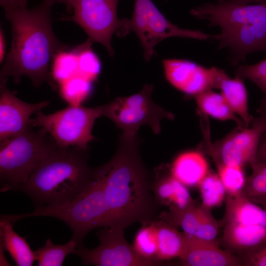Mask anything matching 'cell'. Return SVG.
Masks as SVG:
<instances>
[{"label": "cell", "instance_id": "16", "mask_svg": "<svg viewBox=\"0 0 266 266\" xmlns=\"http://www.w3.org/2000/svg\"><path fill=\"white\" fill-rule=\"evenodd\" d=\"M159 218L181 228L183 233L201 239L215 240L219 224L211 210L196 204L181 210H170L162 213Z\"/></svg>", "mask_w": 266, "mask_h": 266}, {"label": "cell", "instance_id": "8", "mask_svg": "<svg viewBox=\"0 0 266 266\" xmlns=\"http://www.w3.org/2000/svg\"><path fill=\"white\" fill-rule=\"evenodd\" d=\"M153 89L145 85L139 93L128 97H119L100 106L101 114L114 122L123 133V139L133 140L139 127L147 125L156 134L161 131V120L172 119V114L156 104L151 100Z\"/></svg>", "mask_w": 266, "mask_h": 266}, {"label": "cell", "instance_id": "26", "mask_svg": "<svg viewBox=\"0 0 266 266\" xmlns=\"http://www.w3.org/2000/svg\"><path fill=\"white\" fill-rule=\"evenodd\" d=\"M198 187L203 206L211 210L225 201L226 190L218 174L213 171L209 170Z\"/></svg>", "mask_w": 266, "mask_h": 266}, {"label": "cell", "instance_id": "23", "mask_svg": "<svg viewBox=\"0 0 266 266\" xmlns=\"http://www.w3.org/2000/svg\"><path fill=\"white\" fill-rule=\"evenodd\" d=\"M13 224L8 220H0L2 246L17 266H31L36 261L34 252L25 239L13 230Z\"/></svg>", "mask_w": 266, "mask_h": 266}, {"label": "cell", "instance_id": "21", "mask_svg": "<svg viewBox=\"0 0 266 266\" xmlns=\"http://www.w3.org/2000/svg\"><path fill=\"white\" fill-rule=\"evenodd\" d=\"M187 188L171 175L153 184L157 200L161 205L168 206L170 210H181L196 204Z\"/></svg>", "mask_w": 266, "mask_h": 266}, {"label": "cell", "instance_id": "37", "mask_svg": "<svg viewBox=\"0 0 266 266\" xmlns=\"http://www.w3.org/2000/svg\"><path fill=\"white\" fill-rule=\"evenodd\" d=\"M258 111L259 114L258 118L266 124V99L262 100Z\"/></svg>", "mask_w": 266, "mask_h": 266}, {"label": "cell", "instance_id": "19", "mask_svg": "<svg viewBox=\"0 0 266 266\" xmlns=\"http://www.w3.org/2000/svg\"><path fill=\"white\" fill-rule=\"evenodd\" d=\"M225 202L221 225L236 222L266 228V210L252 201L243 192L235 196L226 195Z\"/></svg>", "mask_w": 266, "mask_h": 266}, {"label": "cell", "instance_id": "35", "mask_svg": "<svg viewBox=\"0 0 266 266\" xmlns=\"http://www.w3.org/2000/svg\"><path fill=\"white\" fill-rule=\"evenodd\" d=\"M254 163H266V135L263 138H261Z\"/></svg>", "mask_w": 266, "mask_h": 266}, {"label": "cell", "instance_id": "34", "mask_svg": "<svg viewBox=\"0 0 266 266\" xmlns=\"http://www.w3.org/2000/svg\"><path fill=\"white\" fill-rule=\"evenodd\" d=\"M28 0H0V4L3 7L7 18L12 13L27 7Z\"/></svg>", "mask_w": 266, "mask_h": 266}, {"label": "cell", "instance_id": "31", "mask_svg": "<svg viewBox=\"0 0 266 266\" xmlns=\"http://www.w3.org/2000/svg\"><path fill=\"white\" fill-rule=\"evenodd\" d=\"M91 81L75 75L61 84V93L71 105H80L92 91Z\"/></svg>", "mask_w": 266, "mask_h": 266}, {"label": "cell", "instance_id": "14", "mask_svg": "<svg viewBox=\"0 0 266 266\" xmlns=\"http://www.w3.org/2000/svg\"><path fill=\"white\" fill-rule=\"evenodd\" d=\"M165 74L175 88L193 96L213 89V68L185 59L163 60Z\"/></svg>", "mask_w": 266, "mask_h": 266}, {"label": "cell", "instance_id": "17", "mask_svg": "<svg viewBox=\"0 0 266 266\" xmlns=\"http://www.w3.org/2000/svg\"><path fill=\"white\" fill-rule=\"evenodd\" d=\"M224 227L222 242L226 249L240 256L266 242V228L258 225L228 222Z\"/></svg>", "mask_w": 266, "mask_h": 266}, {"label": "cell", "instance_id": "2", "mask_svg": "<svg viewBox=\"0 0 266 266\" xmlns=\"http://www.w3.org/2000/svg\"><path fill=\"white\" fill-rule=\"evenodd\" d=\"M58 2L60 0H43L32 9H19L6 18L11 24L12 42L0 78L12 77L18 84L26 75L35 87L47 82L56 88L49 64L56 53L69 48L58 39L52 29V7Z\"/></svg>", "mask_w": 266, "mask_h": 266}, {"label": "cell", "instance_id": "4", "mask_svg": "<svg viewBox=\"0 0 266 266\" xmlns=\"http://www.w3.org/2000/svg\"><path fill=\"white\" fill-rule=\"evenodd\" d=\"M93 172L86 150L59 146L19 191L27 194L35 207L58 205L81 194L90 184Z\"/></svg>", "mask_w": 266, "mask_h": 266}, {"label": "cell", "instance_id": "24", "mask_svg": "<svg viewBox=\"0 0 266 266\" xmlns=\"http://www.w3.org/2000/svg\"><path fill=\"white\" fill-rule=\"evenodd\" d=\"M195 99L203 113L223 121L233 120L239 128H246L243 121L236 116L221 94L210 89L197 95Z\"/></svg>", "mask_w": 266, "mask_h": 266}, {"label": "cell", "instance_id": "13", "mask_svg": "<svg viewBox=\"0 0 266 266\" xmlns=\"http://www.w3.org/2000/svg\"><path fill=\"white\" fill-rule=\"evenodd\" d=\"M0 78V142L17 135L29 127L31 116L48 106L49 100L30 103L18 99Z\"/></svg>", "mask_w": 266, "mask_h": 266}, {"label": "cell", "instance_id": "12", "mask_svg": "<svg viewBox=\"0 0 266 266\" xmlns=\"http://www.w3.org/2000/svg\"><path fill=\"white\" fill-rule=\"evenodd\" d=\"M266 133V125L258 117L251 127L240 128L220 141L210 145L207 151L215 163L243 166L255 162L262 136Z\"/></svg>", "mask_w": 266, "mask_h": 266}, {"label": "cell", "instance_id": "27", "mask_svg": "<svg viewBox=\"0 0 266 266\" xmlns=\"http://www.w3.org/2000/svg\"><path fill=\"white\" fill-rule=\"evenodd\" d=\"M76 248V243L72 239L66 244L59 245L54 244L48 238L44 246L34 252L39 266H60L66 257L72 254Z\"/></svg>", "mask_w": 266, "mask_h": 266}, {"label": "cell", "instance_id": "25", "mask_svg": "<svg viewBox=\"0 0 266 266\" xmlns=\"http://www.w3.org/2000/svg\"><path fill=\"white\" fill-rule=\"evenodd\" d=\"M78 47L63 50L56 53L52 60L51 74L55 81L62 84L78 75Z\"/></svg>", "mask_w": 266, "mask_h": 266}, {"label": "cell", "instance_id": "28", "mask_svg": "<svg viewBox=\"0 0 266 266\" xmlns=\"http://www.w3.org/2000/svg\"><path fill=\"white\" fill-rule=\"evenodd\" d=\"M135 252L142 258L153 261L157 259L158 242L154 221L143 226L136 233L133 244Z\"/></svg>", "mask_w": 266, "mask_h": 266}, {"label": "cell", "instance_id": "20", "mask_svg": "<svg viewBox=\"0 0 266 266\" xmlns=\"http://www.w3.org/2000/svg\"><path fill=\"white\" fill-rule=\"evenodd\" d=\"M209 170L206 159L197 151L180 154L171 168V175L187 187H198Z\"/></svg>", "mask_w": 266, "mask_h": 266}, {"label": "cell", "instance_id": "29", "mask_svg": "<svg viewBox=\"0 0 266 266\" xmlns=\"http://www.w3.org/2000/svg\"><path fill=\"white\" fill-rule=\"evenodd\" d=\"M217 174L222 182L227 195L235 196L243 192L246 177L243 167L215 163Z\"/></svg>", "mask_w": 266, "mask_h": 266}, {"label": "cell", "instance_id": "38", "mask_svg": "<svg viewBox=\"0 0 266 266\" xmlns=\"http://www.w3.org/2000/svg\"><path fill=\"white\" fill-rule=\"evenodd\" d=\"M252 201L260 205L266 210V195L249 198Z\"/></svg>", "mask_w": 266, "mask_h": 266}, {"label": "cell", "instance_id": "18", "mask_svg": "<svg viewBox=\"0 0 266 266\" xmlns=\"http://www.w3.org/2000/svg\"><path fill=\"white\" fill-rule=\"evenodd\" d=\"M213 89H220L221 94L235 114L244 122L246 128L254 121L249 114L248 95L243 78L235 75L231 78L222 69L213 67Z\"/></svg>", "mask_w": 266, "mask_h": 266}, {"label": "cell", "instance_id": "9", "mask_svg": "<svg viewBox=\"0 0 266 266\" xmlns=\"http://www.w3.org/2000/svg\"><path fill=\"white\" fill-rule=\"evenodd\" d=\"M119 0H71L68 12L71 17L64 20L73 21L86 32L92 42H99L107 49L110 57L114 52L112 35L124 37L128 34L127 18L120 20L117 14Z\"/></svg>", "mask_w": 266, "mask_h": 266}, {"label": "cell", "instance_id": "22", "mask_svg": "<svg viewBox=\"0 0 266 266\" xmlns=\"http://www.w3.org/2000/svg\"><path fill=\"white\" fill-rule=\"evenodd\" d=\"M157 242V259L159 261L180 258L184 251L185 239L183 233L179 232L174 226L163 220L154 221Z\"/></svg>", "mask_w": 266, "mask_h": 266}, {"label": "cell", "instance_id": "7", "mask_svg": "<svg viewBox=\"0 0 266 266\" xmlns=\"http://www.w3.org/2000/svg\"><path fill=\"white\" fill-rule=\"evenodd\" d=\"M102 115L100 106L94 108L71 105L52 114L41 110L30 118L29 125L45 130L62 147H77L86 150L94 136L92 130L95 120Z\"/></svg>", "mask_w": 266, "mask_h": 266}, {"label": "cell", "instance_id": "40", "mask_svg": "<svg viewBox=\"0 0 266 266\" xmlns=\"http://www.w3.org/2000/svg\"><path fill=\"white\" fill-rule=\"evenodd\" d=\"M240 1L245 3H250L251 2L256 3H266V0H239Z\"/></svg>", "mask_w": 266, "mask_h": 266}, {"label": "cell", "instance_id": "33", "mask_svg": "<svg viewBox=\"0 0 266 266\" xmlns=\"http://www.w3.org/2000/svg\"><path fill=\"white\" fill-rule=\"evenodd\" d=\"M239 257L243 266H266V242L257 248Z\"/></svg>", "mask_w": 266, "mask_h": 266}, {"label": "cell", "instance_id": "1", "mask_svg": "<svg viewBox=\"0 0 266 266\" xmlns=\"http://www.w3.org/2000/svg\"><path fill=\"white\" fill-rule=\"evenodd\" d=\"M124 144L106 164L93 169L102 183L110 212L109 227L123 229L148 225L159 218L157 200L148 173L133 140Z\"/></svg>", "mask_w": 266, "mask_h": 266}, {"label": "cell", "instance_id": "32", "mask_svg": "<svg viewBox=\"0 0 266 266\" xmlns=\"http://www.w3.org/2000/svg\"><path fill=\"white\" fill-rule=\"evenodd\" d=\"M235 75L247 78L261 90L266 99V58L253 65H239L235 68Z\"/></svg>", "mask_w": 266, "mask_h": 266}, {"label": "cell", "instance_id": "39", "mask_svg": "<svg viewBox=\"0 0 266 266\" xmlns=\"http://www.w3.org/2000/svg\"><path fill=\"white\" fill-rule=\"evenodd\" d=\"M252 169H254L266 175V163H254L251 165Z\"/></svg>", "mask_w": 266, "mask_h": 266}, {"label": "cell", "instance_id": "5", "mask_svg": "<svg viewBox=\"0 0 266 266\" xmlns=\"http://www.w3.org/2000/svg\"><path fill=\"white\" fill-rule=\"evenodd\" d=\"M33 216L51 217L64 222L72 232L71 239L76 242V248L84 246V239L92 230L109 227L110 223L102 183L93 172L88 187L68 201L54 206L35 207L30 213L3 215L0 218L14 224L21 219Z\"/></svg>", "mask_w": 266, "mask_h": 266}, {"label": "cell", "instance_id": "30", "mask_svg": "<svg viewBox=\"0 0 266 266\" xmlns=\"http://www.w3.org/2000/svg\"><path fill=\"white\" fill-rule=\"evenodd\" d=\"M92 43L88 39L85 42L78 46V75L91 82L97 78L101 68L100 60L92 48Z\"/></svg>", "mask_w": 266, "mask_h": 266}, {"label": "cell", "instance_id": "41", "mask_svg": "<svg viewBox=\"0 0 266 266\" xmlns=\"http://www.w3.org/2000/svg\"><path fill=\"white\" fill-rule=\"evenodd\" d=\"M71 0H62V3H64L66 4V10L67 12H68L69 7H70V3Z\"/></svg>", "mask_w": 266, "mask_h": 266}, {"label": "cell", "instance_id": "3", "mask_svg": "<svg viewBox=\"0 0 266 266\" xmlns=\"http://www.w3.org/2000/svg\"><path fill=\"white\" fill-rule=\"evenodd\" d=\"M191 14L221 30L219 49L228 48L233 64L258 51L266 52V3L250 4L239 0H218L196 6Z\"/></svg>", "mask_w": 266, "mask_h": 266}, {"label": "cell", "instance_id": "6", "mask_svg": "<svg viewBox=\"0 0 266 266\" xmlns=\"http://www.w3.org/2000/svg\"><path fill=\"white\" fill-rule=\"evenodd\" d=\"M29 127L0 143V191H19L36 169L58 147L52 136Z\"/></svg>", "mask_w": 266, "mask_h": 266}, {"label": "cell", "instance_id": "36", "mask_svg": "<svg viewBox=\"0 0 266 266\" xmlns=\"http://www.w3.org/2000/svg\"><path fill=\"white\" fill-rule=\"evenodd\" d=\"M5 39L1 29L0 30V62H3L5 54Z\"/></svg>", "mask_w": 266, "mask_h": 266}, {"label": "cell", "instance_id": "10", "mask_svg": "<svg viewBox=\"0 0 266 266\" xmlns=\"http://www.w3.org/2000/svg\"><path fill=\"white\" fill-rule=\"evenodd\" d=\"M127 26L129 32H134L139 39L147 62L152 57L154 47L166 38L178 36L207 40L217 39L218 36L200 30L179 28L166 19L151 0H134L133 15L130 19H127Z\"/></svg>", "mask_w": 266, "mask_h": 266}, {"label": "cell", "instance_id": "15", "mask_svg": "<svg viewBox=\"0 0 266 266\" xmlns=\"http://www.w3.org/2000/svg\"><path fill=\"white\" fill-rule=\"evenodd\" d=\"M185 245L179 259L185 266H241L240 258L220 248L215 240H208L183 233Z\"/></svg>", "mask_w": 266, "mask_h": 266}, {"label": "cell", "instance_id": "11", "mask_svg": "<svg viewBox=\"0 0 266 266\" xmlns=\"http://www.w3.org/2000/svg\"><path fill=\"white\" fill-rule=\"evenodd\" d=\"M124 229L102 227L97 231L100 244L96 248H76L73 254L78 256L82 265L96 266H158L162 262L148 260L140 257L133 245L126 239Z\"/></svg>", "mask_w": 266, "mask_h": 266}]
</instances>
